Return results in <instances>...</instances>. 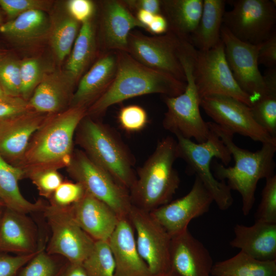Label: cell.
Masks as SVG:
<instances>
[{
  "mask_svg": "<svg viewBox=\"0 0 276 276\" xmlns=\"http://www.w3.org/2000/svg\"><path fill=\"white\" fill-rule=\"evenodd\" d=\"M83 107H68L49 114L31 137L25 154L17 165L25 178L42 171L66 168L74 151L76 129L86 114Z\"/></svg>",
  "mask_w": 276,
  "mask_h": 276,
  "instance_id": "obj_1",
  "label": "cell"
},
{
  "mask_svg": "<svg viewBox=\"0 0 276 276\" xmlns=\"http://www.w3.org/2000/svg\"><path fill=\"white\" fill-rule=\"evenodd\" d=\"M117 54L114 79L108 88L88 107L87 116H100L111 106L131 98L151 94L175 97L185 90L186 82L145 66L127 52L118 51Z\"/></svg>",
  "mask_w": 276,
  "mask_h": 276,
  "instance_id": "obj_2",
  "label": "cell"
},
{
  "mask_svg": "<svg viewBox=\"0 0 276 276\" xmlns=\"http://www.w3.org/2000/svg\"><path fill=\"white\" fill-rule=\"evenodd\" d=\"M210 129L222 141L235 161L233 167H226L215 163V177L227 182L231 189L237 191L242 199V211L248 215L255 202V192L259 181L274 175L276 144L264 143L260 149L251 152L239 147L233 141L234 134L213 122H208Z\"/></svg>",
  "mask_w": 276,
  "mask_h": 276,
  "instance_id": "obj_3",
  "label": "cell"
},
{
  "mask_svg": "<svg viewBox=\"0 0 276 276\" xmlns=\"http://www.w3.org/2000/svg\"><path fill=\"white\" fill-rule=\"evenodd\" d=\"M177 158L176 141L173 137L167 136L157 142L129 190L132 205L151 212L171 201L180 182L174 168Z\"/></svg>",
  "mask_w": 276,
  "mask_h": 276,
  "instance_id": "obj_4",
  "label": "cell"
},
{
  "mask_svg": "<svg viewBox=\"0 0 276 276\" xmlns=\"http://www.w3.org/2000/svg\"><path fill=\"white\" fill-rule=\"evenodd\" d=\"M75 138L93 162L130 189L136 179L134 157L113 129L86 114L79 124Z\"/></svg>",
  "mask_w": 276,
  "mask_h": 276,
  "instance_id": "obj_5",
  "label": "cell"
},
{
  "mask_svg": "<svg viewBox=\"0 0 276 276\" xmlns=\"http://www.w3.org/2000/svg\"><path fill=\"white\" fill-rule=\"evenodd\" d=\"M194 47L189 42H182L178 57L186 76L185 90L175 97L164 96L167 108L163 120V126L175 136L194 139L197 143L205 142L210 134L208 122L200 112V98L193 76Z\"/></svg>",
  "mask_w": 276,
  "mask_h": 276,
  "instance_id": "obj_6",
  "label": "cell"
},
{
  "mask_svg": "<svg viewBox=\"0 0 276 276\" xmlns=\"http://www.w3.org/2000/svg\"><path fill=\"white\" fill-rule=\"evenodd\" d=\"M210 129L207 140L200 143L176 136L177 156L185 161L189 170L200 179L218 208L224 211L228 209L234 202L231 190L225 181L215 177L211 163L213 158H216L227 166L232 157L222 141Z\"/></svg>",
  "mask_w": 276,
  "mask_h": 276,
  "instance_id": "obj_7",
  "label": "cell"
},
{
  "mask_svg": "<svg viewBox=\"0 0 276 276\" xmlns=\"http://www.w3.org/2000/svg\"><path fill=\"white\" fill-rule=\"evenodd\" d=\"M66 168L69 176L86 193L107 204L119 219L128 217L132 206L129 191L82 150H74Z\"/></svg>",
  "mask_w": 276,
  "mask_h": 276,
  "instance_id": "obj_8",
  "label": "cell"
},
{
  "mask_svg": "<svg viewBox=\"0 0 276 276\" xmlns=\"http://www.w3.org/2000/svg\"><path fill=\"white\" fill-rule=\"evenodd\" d=\"M42 212L51 231L45 245L46 252L70 263L82 264L91 252L95 241L77 223L71 206L61 208L47 204Z\"/></svg>",
  "mask_w": 276,
  "mask_h": 276,
  "instance_id": "obj_9",
  "label": "cell"
},
{
  "mask_svg": "<svg viewBox=\"0 0 276 276\" xmlns=\"http://www.w3.org/2000/svg\"><path fill=\"white\" fill-rule=\"evenodd\" d=\"M193 76L200 99L219 95L233 97L249 107L252 104L250 98L240 88L233 75L222 40L207 51L195 49Z\"/></svg>",
  "mask_w": 276,
  "mask_h": 276,
  "instance_id": "obj_10",
  "label": "cell"
},
{
  "mask_svg": "<svg viewBox=\"0 0 276 276\" xmlns=\"http://www.w3.org/2000/svg\"><path fill=\"white\" fill-rule=\"evenodd\" d=\"M233 8L225 11L223 25L235 37L258 45L275 30L276 7L274 1H231Z\"/></svg>",
  "mask_w": 276,
  "mask_h": 276,
  "instance_id": "obj_11",
  "label": "cell"
},
{
  "mask_svg": "<svg viewBox=\"0 0 276 276\" xmlns=\"http://www.w3.org/2000/svg\"><path fill=\"white\" fill-rule=\"evenodd\" d=\"M182 40L169 30L164 34L155 36L131 31L128 39L127 52L145 66L168 73L186 82L178 55Z\"/></svg>",
  "mask_w": 276,
  "mask_h": 276,
  "instance_id": "obj_12",
  "label": "cell"
},
{
  "mask_svg": "<svg viewBox=\"0 0 276 276\" xmlns=\"http://www.w3.org/2000/svg\"><path fill=\"white\" fill-rule=\"evenodd\" d=\"M220 37L233 75L240 88L250 98L252 104L262 96L276 92L269 90L259 69L258 56L261 43L254 45L242 41L223 25Z\"/></svg>",
  "mask_w": 276,
  "mask_h": 276,
  "instance_id": "obj_13",
  "label": "cell"
},
{
  "mask_svg": "<svg viewBox=\"0 0 276 276\" xmlns=\"http://www.w3.org/2000/svg\"><path fill=\"white\" fill-rule=\"evenodd\" d=\"M128 218L136 235L138 252L151 275L170 271L171 236L150 212L132 205Z\"/></svg>",
  "mask_w": 276,
  "mask_h": 276,
  "instance_id": "obj_14",
  "label": "cell"
},
{
  "mask_svg": "<svg viewBox=\"0 0 276 276\" xmlns=\"http://www.w3.org/2000/svg\"><path fill=\"white\" fill-rule=\"evenodd\" d=\"M202 108L214 123L233 134L248 137L262 144H276L271 136L254 120L250 107L233 97L214 95L200 100Z\"/></svg>",
  "mask_w": 276,
  "mask_h": 276,
  "instance_id": "obj_15",
  "label": "cell"
},
{
  "mask_svg": "<svg viewBox=\"0 0 276 276\" xmlns=\"http://www.w3.org/2000/svg\"><path fill=\"white\" fill-rule=\"evenodd\" d=\"M213 202L210 192L195 176L186 195L150 213L172 237L187 230L190 222L208 212Z\"/></svg>",
  "mask_w": 276,
  "mask_h": 276,
  "instance_id": "obj_16",
  "label": "cell"
},
{
  "mask_svg": "<svg viewBox=\"0 0 276 276\" xmlns=\"http://www.w3.org/2000/svg\"><path fill=\"white\" fill-rule=\"evenodd\" d=\"M49 115L30 110L0 121V154L6 162L17 166L31 137Z\"/></svg>",
  "mask_w": 276,
  "mask_h": 276,
  "instance_id": "obj_17",
  "label": "cell"
},
{
  "mask_svg": "<svg viewBox=\"0 0 276 276\" xmlns=\"http://www.w3.org/2000/svg\"><path fill=\"white\" fill-rule=\"evenodd\" d=\"M170 263L178 276H211L214 264L209 250L188 229L171 237Z\"/></svg>",
  "mask_w": 276,
  "mask_h": 276,
  "instance_id": "obj_18",
  "label": "cell"
},
{
  "mask_svg": "<svg viewBox=\"0 0 276 276\" xmlns=\"http://www.w3.org/2000/svg\"><path fill=\"white\" fill-rule=\"evenodd\" d=\"M27 214L4 208L0 219V252L26 255L37 252L43 243L37 228Z\"/></svg>",
  "mask_w": 276,
  "mask_h": 276,
  "instance_id": "obj_19",
  "label": "cell"
},
{
  "mask_svg": "<svg viewBox=\"0 0 276 276\" xmlns=\"http://www.w3.org/2000/svg\"><path fill=\"white\" fill-rule=\"evenodd\" d=\"M101 4L100 35L104 49L107 52H127L130 32L135 28L145 27L123 1L107 0Z\"/></svg>",
  "mask_w": 276,
  "mask_h": 276,
  "instance_id": "obj_20",
  "label": "cell"
},
{
  "mask_svg": "<svg viewBox=\"0 0 276 276\" xmlns=\"http://www.w3.org/2000/svg\"><path fill=\"white\" fill-rule=\"evenodd\" d=\"M76 84L64 71L51 70L44 76L28 100L30 108L48 114L70 107Z\"/></svg>",
  "mask_w": 276,
  "mask_h": 276,
  "instance_id": "obj_21",
  "label": "cell"
},
{
  "mask_svg": "<svg viewBox=\"0 0 276 276\" xmlns=\"http://www.w3.org/2000/svg\"><path fill=\"white\" fill-rule=\"evenodd\" d=\"M117 68V52L107 51L102 55L79 80L69 107L87 109L110 86Z\"/></svg>",
  "mask_w": 276,
  "mask_h": 276,
  "instance_id": "obj_22",
  "label": "cell"
},
{
  "mask_svg": "<svg viewBox=\"0 0 276 276\" xmlns=\"http://www.w3.org/2000/svg\"><path fill=\"white\" fill-rule=\"evenodd\" d=\"M134 234L128 217L123 218L108 239L114 260V276H152L138 252Z\"/></svg>",
  "mask_w": 276,
  "mask_h": 276,
  "instance_id": "obj_23",
  "label": "cell"
},
{
  "mask_svg": "<svg viewBox=\"0 0 276 276\" xmlns=\"http://www.w3.org/2000/svg\"><path fill=\"white\" fill-rule=\"evenodd\" d=\"M71 211L78 225L95 241L108 240L120 219L107 204L86 192Z\"/></svg>",
  "mask_w": 276,
  "mask_h": 276,
  "instance_id": "obj_24",
  "label": "cell"
},
{
  "mask_svg": "<svg viewBox=\"0 0 276 276\" xmlns=\"http://www.w3.org/2000/svg\"><path fill=\"white\" fill-rule=\"evenodd\" d=\"M230 245L261 261L276 260V223L255 221L250 226L237 224Z\"/></svg>",
  "mask_w": 276,
  "mask_h": 276,
  "instance_id": "obj_25",
  "label": "cell"
},
{
  "mask_svg": "<svg viewBox=\"0 0 276 276\" xmlns=\"http://www.w3.org/2000/svg\"><path fill=\"white\" fill-rule=\"evenodd\" d=\"M50 18L39 10L25 12L0 26V32L22 47H31L49 38Z\"/></svg>",
  "mask_w": 276,
  "mask_h": 276,
  "instance_id": "obj_26",
  "label": "cell"
},
{
  "mask_svg": "<svg viewBox=\"0 0 276 276\" xmlns=\"http://www.w3.org/2000/svg\"><path fill=\"white\" fill-rule=\"evenodd\" d=\"M23 178V171L8 163L0 154V200L5 208L27 214L42 212L47 204L42 200L31 202L21 194L18 182Z\"/></svg>",
  "mask_w": 276,
  "mask_h": 276,
  "instance_id": "obj_27",
  "label": "cell"
},
{
  "mask_svg": "<svg viewBox=\"0 0 276 276\" xmlns=\"http://www.w3.org/2000/svg\"><path fill=\"white\" fill-rule=\"evenodd\" d=\"M226 3L224 0H203L199 21L189 40L197 50H209L221 41L220 33Z\"/></svg>",
  "mask_w": 276,
  "mask_h": 276,
  "instance_id": "obj_28",
  "label": "cell"
},
{
  "mask_svg": "<svg viewBox=\"0 0 276 276\" xmlns=\"http://www.w3.org/2000/svg\"><path fill=\"white\" fill-rule=\"evenodd\" d=\"M202 7L203 0L162 1V12L169 31L188 42L198 24Z\"/></svg>",
  "mask_w": 276,
  "mask_h": 276,
  "instance_id": "obj_29",
  "label": "cell"
},
{
  "mask_svg": "<svg viewBox=\"0 0 276 276\" xmlns=\"http://www.w3.org/2000/svg\"><path fill=\"white\" fill-rule=\"evenodd\" d=\"M97 48L96 27L92 19L81 24L66 62L64 71L76 84L94 59Z\"/></svg>",
  "mask_w": 276,
  "mask_h": 276,
  "instance_id": "obj_30",
  "label": "cell"
},
{
  "mask_svg": "<svg viewBox=\"0 0 276 276\" xmlns=\"http://www.w3.org/2000/svg\"><path fill=\"white\" fill-rule=\"evenodd\" d=\"M50 18L48 39L56 60L61 62L69 56L81 24L67 12L64 6L54 10Z\"/></svg>",
  "mask_w": 276,
  "mask_h": 276,
  "instance_id": "obj_31",
  "label": "cell"
},
{
  "mask_svg": "<svg viewBox=\"0 0 276 276\" xmlns=\"http://www.w3.org/2000/svg\"><path fill=\"white\" fill-rule=\"evenodd\" d=\"M211 275L276 276V260H259L240 251L232 258L213 264Z\"/></svg>",
  "mask_w": 276,
  "mask_h": 276,
  "instance_id": "obj_32",
  "label": "cell"
},
{
  "mask_svg": "<svg viewBox=\"0 0 276 276\" xmlns=\"http://www.w3.org/2000/svg\"><path fill=\"white\" fill-rule=\"evenodd\" d=\"M82 266L87 276H114V260L108 240L95 241Z\"/></svg>",
  "mask_w": 276,
  "mask_h": 276,
  "instance_id": "obj_33",
  "label": "cell"
},
{
  "mask_svg": "<svg viewBox=\"0 0 276 276\" xmlns=\"http://www.w3.org/2000/svg\"><path fill=\"white\" fill-rule=\"evenodd\" d=\"M48 70L42 61L36 57L20 60L21 97L28 101Z\"/></svg>",
  "mask_w": 276,
  "mask_h": 276,
  "instance_id": "obj_34",
  "label": "cell"
},
{
  "mask_svg": "<svg viewBox=\"0 0 276 276\" xmlns=\"http://www.w3.org/2000/svg\"><path fill=\"white\" fill-rule=\"evenodd\" d=\"M250 108L255 121L271 136L276 138V92L262 96Z\"/></svg>",
  "mask_w": 276,
  "mask_h": 276,
  "instance_id": "obj_35",
  "label": "cell"
},
{
  "mask_svg": "<svg viewBox=\"0 0 276 276\" xmlns=\"http://www.w3.org/2000/svg\"><path fill=\"white\" fill-rule=\"evenodd\" d=\"M43 243L35 255L18 272L16 276H57L59 266L54 255L48 254Z\"/></svg>",
  "mask_w": 276,
  "mask_h": 276,
  "instance_id": "obj_36",
  "label": "cell"
},
{
  "mask_svg": "<svg viewBox=\"0 0 276 276\" xmlns=\"http://www.w3.org/2000/svg\"><path fill=\"white\" fill-rule=\"evenodd\" d=\"M0 85L6 95L21 97L20 60L6 54L0 57Z\"/></svg>",
  "mask_w": 276,
  "mask_h": 276,
  "instance_id": "obj_37",
  "label": "cell"
},
{
  "mask_svg": "<svg viewBox=\"0 0 276 276\" xmlns=\"http://www.w3.org/2000/svg\"><path fill=\"white\" fill-rule=\"evenodd\" d=\"M255 221L276 223V175L266 178Z\"/></svg>",
  "mask_w": 276,
  "mask_h": 276,
  "instance_id": "obj_38",
  "label": "cell"
},
{
  "mask_svg": "<svg viewBox=\"0 0 276 276\" xmlns=\"http://www.w3.org/2000/svg\"><path fill=\"white\" fill-rule=\"evenodd\" d=\"M85 191L78 182L63 180L49 200V204L61 208L71 206L79 201Z\"/></svg>",
  "mask_w": 276,
  "mask_h": 276,
  "instance_id": "obj_39",
  "label": "cell"
},
{
  "mask_svg": "<svg viewBox=\"0 0 276 276\" xmlns=\"http://www.w3.org/2000/svg\"><path fill=\"white\" fill-rule=\"evenodd\" d=\"M118 119L122 128L129 132L142 130L146 127L148 121L146 110L137 105H130L121 108Z\"/></svg>",
  "mask_w": 276,
  "mask_h": 276,
  "instance_id": "obj_40",
  "label": "cell"
},
{
  "mask_svg": "<svg viewBox=\"0 0 276 276\" xmlns=\"http://www.w3.org/2000/svg\"><path fill=\"white\" fill-rule=\"evenodd\" d=\"M52 4L51 1L47 0H0V8L9 20L31 10L45 12L51 8Z\"/></svg>",
  "mask_w": 276,
  "mask_h": 276,
  "instance_id": "obj_41",
  "label": "cell"
},
{
  "mask_svg": "<svg viewBox=\"0 0 276 276\" xmlns=\"http://www.w3.org/2000/svg\"><path fill=\"white\" fill-rule=\"evenodd\" d=\"M28 178L36 186L39 194L48 200L63 181L62 176L56 170L38 172L31 175Z\"/></svg>",
  "mask_w": 276,
  "mask_h": 276,
  "instance_id": "obj_42",
  "label": "cell"
},
{
  "mask_svg": "<svg viewBox=\"0 0 276 276\" xmlns=\"http://www.w3.org/2000/svg\"><path fill=\"white\" fill-rule=\"evenodd\" d=\"M67 12L81 24L92 19L96 12L94 2L90 0H69L64 4Z\"/></svg>",
  "mask_w": 276,
  "mask_h": 276,
  "instance_id": "obj_43",
  "label": "cell"
},
{
  "mask_svg": "<svg viewBox=\"0 0 276 276\" xmlns=\"http://www.w3.org/2000/svg\"><path fill=\"white\" fill-rule=\"evenodd\" d=\"M32 110L27 101L20 97H0V120L9 119Z\"/></svg>",
  "mask_w": 276,
  "mask_h": 276,
  "instance_id": "obj_44",
  "label": "cell"
},
{
  "mask_svg": "<svg viewBox=\"0 0 276 276\" xmlns=\"http://www.w3.org/2000/svg\"><path fill=\"white\" fill-rule=\"evenodd\" d=\"M37 252L26 255H12L0 252V276H16Z\"/></svg>",
  "mask_w": 276,
  "mask_h": 276,
  "instance_id": "obj_45",
  "label": "cell"
},
{
  "mask_svg": "<svg viewBox=\"0 0 276 276\" xmlns=\"http://www.w3.org/2000/svg\"><path fill=\"white\" fill-rule=\"evenodd\" d=\"M258 61L259 64L263 65L268 68L275 67L276 65V31L261 43Z\"/></svg>",
  "mask_w": 276,
  "mask_h": 276,
  "instance_id": "obj_46",
  "label": "cell"
},
{
  "mask_svg": "<svg viewBox=\"0 0 276 276\" xmlns=\"http://www.w3.org/2000/svg\"><path fill=\"white\" fill-rule=\"evenodd\" d=\"M124 4L130 10L136 11L143 10L153 15L162 13V1L159 0H130L123 1Z\"/></svg>",
  "mask_w": 276,
  "mask_h": 276,
  "instance_id": "obj_47",
  "label": "cell"
},
{
  "mask_svg": "<svg viewBox=\"0 0 276 276\" xmlns=\"http://www.w3.org/2000/svg\"><path fill=\"white\" fill-rule=\"evenodd\" d=\"M146 30L153 34L161 35L168 31V22L163 14L154 15L152 21Z\"/></svg>",
  "mask_w": 276,
  "mask_h": 276,
  "instance_id": "obj_48",
  "label": "cell"
},
{
  "mask_svg": "<svg viewBox=\"0 0 276 276\" xmlns=\"http://www.w3.org/2000/svg\"><path fill=\"white\" fill-rule=\"evenodd\" d=\"M57 276H87L82 264L67 261L62 266Z\"/></svg>",
  "mask_w": 276,
  "mask_h": 276,
  "instance_id": "obj_49",
  "label": "cell"
},
{
  "mask_svg": "<svg viewBox=\"0 0 276 276\" xmlns=\"http://www.w3.org/2000/svg\"><path fill=\"white\" fill-rule=\"evenodd\" d=\"M154 16V15L148 11L139 10L136 11L135 17L145 27L146 30L148 26L152 21Z\"/></svg>",
  "mask_w": 276,
  "mask_h": 276,
  "instance_id": "obj_50",
  "label": "cell"
},
{
  "mask_svg": "<svg viewBox=\"0 0 276 276\" xmlns=\"http://www.w3.org/2000/svg\"><path fill=\"white\" fill-rule=\"evenodd\" d=\"M153 276H178V275H177L174 272H173V271L170 270L167 272L158 274V275H153Z\"/></svg>",
  "mask_w": 276,
  "mask_h": 276,
  "instance_id": "obj_51",
  "label": "cell"
},
{
  "mask_svg": "<svg viewBox=\"0 0 276 276\" xmlns=\"http://www.w3.org/2000/svg\"><path fill=\"white\" fill-rule=\"evenodd\" d=\"M5 95H7L5 94L4 91H3L1 86L0 85V97H3Z\"/></svg>",
  "mask_w": 276,
  "mask_h": 276,
  "instance_id": "obj_52",
  "label": "cell"
},
{
  "mask_svg": "<svg viewBox=\"0 0 276 276\" xmlns=\"http://www.w3.org/2000/svg\"><path fill=\"white\" fill-rule=\"evenodd\" d=\"M3 16L1 13V12L0 11V26L3 24Z\"/></svg>",
  "mask_w": 276,
  "mask_h": 276,
  "instance_id": "obj_53",
  "label": "cell"
},
{
  "mask_svg": "<svg viewBox=\"0 0 276 276\" xmlns=\"http://www.w3.org/2000/svg\"><path fill=\"white\" fill-rule=\"evenodd\" d=\"M4 207H5V206L4 203L3 202V201L1 200H0V208H4Z\"/></svg>",
  "mask_w": 276,
  "mask_h": 276,
  "instance_id": "obj_54",
  "label": "cell"
},
{
  "mask_svg": "<svg viewBox=\"0 0 276 276\" xmlns=\"http://www.w3.org/2000/svg\"><path fill=\"white\" fill-rule=\"evenodd\" d=\"M5 208V207H4ZM4 208H0V219H1V216H2V213H3V210H4Z\"/></svg>",
  "mask_w": 276,
  "mask_h": 276,
  "instance_id": "obj_55",
  "label": "cell"
},
{
  "mask_svg": "<svg viewBox=\"0 0 276 276\" xmlns=\"http://www.w3.org/2000/svg\"><path fill=\"white\" fill-rule=\"evenodd\" d=\"M5 54V52L0 49V57Z\"/></svg>",
  "mask_w": 276,
  "mask_h": 276,
  "instance_id": "obj_56",
  "label": "cell"
},
{
  "mask_svg": "<svg viewBox=\"0 0 276 276\" xmlns=\"http://www.w3.org/2000/svg\"><path fill=\"white\" fill-rule=\"evenodd\" d=\"M1 121V120H0Z\"/></svg>",
  "mask_w": 276,
  "mask_h": 276,
  "instance_id": "obj_57",
  "label": "cell"
}]
</instances>
